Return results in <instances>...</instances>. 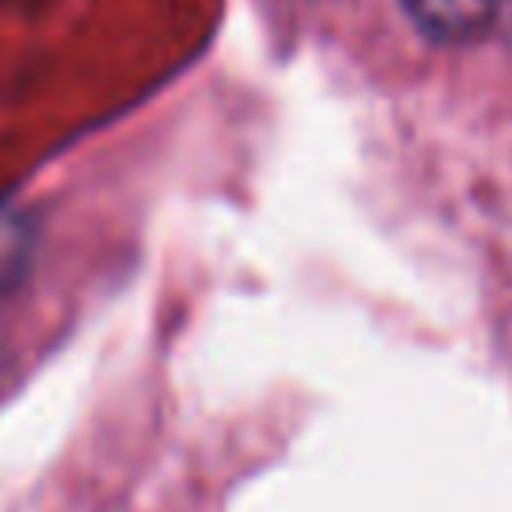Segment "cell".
<instances>
[{
	"label": "cell",
	"instance_id": "obj_1",
	"mask_svg": "<svg viewBox=\"0 0 512 512\" xmlns=\"http://www.w3.org/2000/svg\"><path fill=\"white\" fill-rule=\"evenodd\" d=\"M400 8L436 44H472L496 24V0H400Z\"/></svg>",
	"mask_w": 512,
	"mask_h": 512
},
{
	"label": "cell",
	"instance_id": "obj_2",
	"mask_svg": "<svg viewBox=\"0 0 512 512\" xmlns=\"http://www.w3.org/2000/svg\"><path fill=\"white\" fill-rule=\"evenodd\" d=\"M32 260V220L20 208H0V296L12 292Z\"/></svg>",
	"mask_w": 512,
	"mask_h": 512
}]
</instances>
